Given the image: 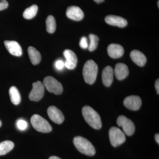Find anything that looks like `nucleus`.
<instances>
[{
  "instance_id": "nucleus-1",
  "label": "nucleus",
  "mask_w": 159,
  "mask_h": 159,
  "mask_svg": "<svg viewBox=\"0 0 159 159\" xmlns=\"http://www.w3.org/2000/svg\"><path fill=\"white\" fill-rule=\"evenodd\" d=\"M82 115L86 122L91 127L96 129L102 127V122L99 114L89 106H85L82 109Z\"/></svg>"
},
{
  "instance_id": "nucleus-2",
  "label": "nucleus",
  "mask_w": 159,
  "mask_h": 159,
  "mask_svg": "<svg viewBox=\"0 0 159 159\" xmlns=\"http://www.w3.org/2000/svg\"><path fill=\"white\" fill-rule=\"evenodd\" d=\"M98 66L94 61L89 60L86 62L83 70V75L87 83L93 84L97 79Z\"/></svg>"
},
{
  "instance_id": "nucleus-3",
  "label": "nucleus",
  "mask_w": 159,
  "mask_h": 159,
  "mask_svg": "<svg viewBox=\"0 0 159 159\" xmlns=\"http://www.w3.org/2000/svg\"><path fill=\"white\" fill-rule=\"evenodd\" d=\"M74 144L77 150L83 154L93 156L96 153L95 147L87 139L80 136L75 137L74 139Z\"/></svg>"
},
{
  "instance_id": "nucleus-4",
  "label": "nucleus",
  "mask_w": 159,
  "mask_h": 159,
  "mask_svg": "<svg viewBox=\"0 0 159 159\" xmlns=\"http://www.w3.org/2000/svg\"><path fill=\"white\" fill-rule=\"evenodd\" d=\"M31 122L34 128L40 132L47 133L52 130V127L49 122L39 115H33L31 117Z\"/></svg>"
},
{
  "instance_id": "nucleus-5",
  "label": "nucleus",
  "mask_w": 159,
  "mask_h": 159,
  "mask_svg": "<svg viewBox=\"0 0 159 159\" xmlns=\"http://www.w3.org/2000/svg\"><path fill=\"white\" fill-rule=\"evenodd\" d=\"M111 144L115 147H118L125 142V134L120 129L116 127H111L109 131Z\"/></svg>"
},
{
  "instance_id": "nucleus-6",
  "label": "nucleus",
  "mask_w": 159,
  "mask_h": 159,
  "mask_svg": "<svg viewBox=\"0 0 159 159\" xmlns=\"http://www.w3.org/2000/svg\"><path fill=\"white\" fill-rule=\"evenodd\" d=\"M43 84L50 93L56 95H60L62 93L63 89L62 84L54 77L51 76L46 77L43 80Z\"/></svg>"
},
{
  "instance_id": "nucleus-7",
  "label": "nucleus",
  "mask_w": 159,
  "mask_h": 159,
  "mask_svg": "<svg viewBox=\"0 0 159 159\" xmlns=\"http://www.w3.org/2000/svg\"><path fill=\"white\" fill-rule=\"evenodd\" d=\"M117 123L119 126L122 127L123 132L127 136H131L134 133L135 126L134 122L127 117L119 116L117 119Z\"/></svg>"
},
{
  "instance_id": "nucleus-8",
  "label": "nucleus",
  "mask_w": 159,
  "mask_h": 159,
  "mask_svg": "<svg viewBox=\"0 0 159 159\" xmlns=\"http://www.w3.org/2000/svg\"><path fill=\"white\" fill-rule=\"evenodd\" d=\"M33 88L29 95V99L33 101H38L42 99L44 94L45 86L40 81L34 82L32 84Z\"/></svg>"
},
{
  "instance_id": "nucleus-9",
  "label": "nucleus",
  "mask_w": 159,
  "mask_h": 159,
  "mask_svg": "<svg viewBox=\"0 0 159 159\" xmlns=\"http://www.w3.org/2000/svg\"><path fill=\"white\" fill-rule=\"evenodd\" d=\"M141 98L137 96H130L125 98L123 104L126 108L132 111L139 110L142 106Z\"/></svg>"
},
{
  "instance_id": "nucleus-10",
  "label": "nucleus",
  "mask_w": 159,
  "mask_h": 159,
  "mask_svg": "<svg viewBox=\"0 0 159 159\" xmlns=\"http://www.w3.org/2000/svg\"><path fill=\"white\" fill-rule=\"evenodd\" d=\"M48 114L50 119L57 124H61L64 121L65 118L62 112L56 107H50L48 108Z\"/></svg>"
},
{
  "instance_id": "nucleus-11",
  "label": "nucleus",
  "mask_w": 159,
  "mask_h": 159,
  "mask_svg": "<svg viewBox=\"0 0 159 159\" xmlns=\"http://www.w3.org/2000/svg\"><path fill=\"white\" fill-rule=\"evenodd\" d=\"M63 54L66 59L65 66L69 70H74L77 66V58L76 54L69 49L64 51Z\"/></svg>"
},
{
  "instance_id": "nucleus-12",
  "label": "nucleus",
  "mask_w": 159,
  "mask_h": 159,
  "mask_svg": "<svg viewBox=\"0 0 159 159\" xmlns=\"http://www.w3.org/2000/svg\"><path fill=\"white\" fill-rule=\"evenodd\" d=\"M67 16L69 18L75 21H80L84 17L83 11L78 6H69L66 12Z\"/></svg>"
},
{
  "instance_id": "nucleus-13",
  "label": "nucleus",
  "mask_w": 159,
  "mask_h": 159,
  "mask_svg": "<svg viewBox=\"0 0 159 159\" xmlns=\"http://www.w3.org/2000/svg\"><path fill=\"white\" fill-rule=\"evenodd\" d=\"M4 44L10 54L18 57L21 56L22 49L17 42L15 41H5Z\"/></svg>"
},
{
  "instance_id": "nucleus-14",
  "label": "nucleus",
  "mask_w": 159,
  "mask_h": 159,
  "mask_svg": "<svg viewBox=\"0 0 159 159\" xmlns=\"http://www.w3.org/2000/svg\"><path fill=\"white\" fill-rule=\"evenodd\" d=\"M106 22L111 25L117 26L120 28H124L127 25L126 20L120 16L115 15H109L105 19Z\"/></svg>"
},
{
  "instance_id": "nucleus-15",
  "label": "nucleus",
  "mask_w": 159,
  "mask_h": 159,
  "mask_svg": "<svg viewBox=\"0 0 159 159\" xmlns=\"http://www.w3.org/2000/svg\"><path fill=\"white\" fill-rule=\"evenodd\" d=\"M114 72L117 79L120 80L125 79L129 73L127 66L122 63H119L116 65Z\"/></svg>"
},
{
  "instance_id": "nucleus-16",
  "label": "nucleus",
  "mask_w": 159,
  "mask_h": 159,
  "mask_svg": "<svg viewBox=\"0 0 159 159\" xmlns=\"http://www.w3.org/2000/svg\"><path fill=\"white\" fill-rule=\"evenodd\" d=\"M109 55L113 58H118L122 57L124 54L123 47L117 44H111L107 48Z\"/></svg>"
},
{
  "instance_id": "nucleus-17",
  "label": "nucleus",
  "mask_w": 159,
  "mask_h": 159,
  "mask_svg": "<svg viewBox=\"0 0 159 159\" xmlns=\"http://www.w3.org/2000/svg\"><path fill=\"white\" fill-rule=\"evenodd\" d=\"M113 69L110 66H107L103 69L102 72V81L106 87L110 86L113 81Z\"/></svg>"
},
{
  "instance_id": "nucleus-18",
  "label": "nucleus",
  "mask_w": 159,
  "mask_h": 159,
  "mask_svg": "<svg viewBox=\"0 0 159 159\" xmlns=\"http://www.w3.org/2000/svg\"><path fill=\"white\" fill-rule=\"evenodd\" d=\"M130 55L133 61L139 66H143L146 63V57L141 51L133 50L131 52Z\"/></svg>"
},
{
  "instance_id": "nucleus-19",
  "label": "nucleus",
  "mask_w": 159,
  "mask_h": 159,
  "mask_svg": "<svg viewBox=\"0 0 159 159\" xmlns=\"http://www.w3.org/2000/svg\"><path fill=\"white\" fill-rule=\"evenodd\" d=\"M28 53L32 64L35 65L38 64L40 62L41 55L39 51H38L35 48L29 47L28 48Z\"/></svg>"
},
{
  "instance_id": "nucleus-20",
  "label": "nucleus",
  "mask_w": 159,
  "mask_h": 159,
  "mask_svg": "<svg viewBox=\"0 0 159 159\" xmlns=\"http://www.w3.org/2000/svg\"><path fill=\"white\" fill-rule=\"evenodd\" d=\"M11 101L15 105H18L20 102L21 96L18 90L16 87L12 86L9 90Z\"/></svg>"
},
{
  "instance_id": "nucleus-21",
  "label": "nucleus",
  "mask_w": 159,
  "mask_h": 159,
  "mask_svg": "<svg viewBox=\"0 0 159 159\" xmlns=\"http://www.w3.org/2000/svg\"><path fill=\"white\" fill-rule=\"evenodd\" d=\"M14 144L10 141H5L0 143V156L5 155L14 148Z\"/></svg>"
},
{
  "instance_id": "nucleus-22",
  "label": "nucleus",
  "mask_w": 159,
  "mask_h": 159,
  "mask_svg": "<svg viewBox=\"0 0 159 159\" xmlns=\"http://www.w3.org/2000/svg\"><path fill=\"white\" fill-rule=\"evenodd\" d=\"M38 7L36 5H32L31 7L27 8L23 13V17L27 20L31 19L37 14Z\"/></svg>"
},
{
  "instance_id": "nucleus-23",
  "label": "nucleus",
  "mask_w": 159,
  "mask_h": 159,
  "mask_svg": "<svg viewBox=\"0 0 159 159\" xmlns=\"http://www.w3.org/2000/svg\"><path fill=\"white\" fill-rule=\"evenodd\" d=\"M47 31L49 33H53L56 30V24L55 19L52 15H50L46 20Z\"/></svg>"
},
{
  "instance_id": "nucleus-24",
  "label": "nucleus",
  "mask_w": 159,
  "mask_h": 159,
  "mask_svg": "<svg viewBox=\"0 0 159 159\" xmlns=\"http://www.w3.org/2000/svg\"><path fill=\"white\" fill-rule=\"evenodd\" d=\"M89 37L90 43L89 46V51H93L96 50L97 48L99 38L98 36L93 34H90Z\"/></svg>"
},
{
  "instance_id": "nucleus-25",
  "label": "nucleus",
  "mask_w": 159,
  "mask_h": 159,
  "mask_svg": "<svg viewBox=\"0 0 159 159\" xmlns=\"http://www.w3.org/2000/svg\"><path fill=\"white\" fill-rule=\"evenodd\" d=\"M16 125L20 130H24L27 128L28 123L26 121L23 119H19L16 122Z\"/></svg>"
},
{
  "instance_id": "nucleus-26",
  "label": "nucleus",
  "mask_w": 159,
  "mask_h": 159,
  "mask_svg": "<svg viewBox=\"0 0 159 159\" xmlns=\"http://www.w3.org/2000/svg\"><path fill=\"white\" fill-rule=\"evenodd\" d=\"M80 46L83 49H87L89 48L87 38L85 37L81 38L80 42Z\"/></svg>"
},
{
  "instance_id": "nucleus-27",
  "label": "nucleus",
  "mask_w": 159,
  "mask_h": 159,
  "mask_svg": "<svg viewBox=\"0 0 159 159\" xmlns=\"http://www.w3.org/2000/svg\"><path fill=\"white\" fill-rule=\"evenodd\" d=\"M55 66L58 70H61L65 66V63L61 60H57L55 63Z\"/></svg>"
},
{
  "instance_id": "nucleus-28",
  "label": "nucleus",
  "mask_w": 159,
  "mask_h": 159,
  "mask_svg": "<svg viewBox=\"0 0 159 159\" xmlns=\"http://www.w3.org/2000/svg\"><path fill=\"white\" fill-rule=\"evenodd\" d=\"M9 4L6 0H2L0 2V11L6 9L8 8Z\"/></svg>"
},
{
  "instance_id": "nucleus-29",
  "label": "nucleus",
  "mask_w": 159,
  "mask_h": 159,
  "mask_svg": "<svg viewBox=\"0 0 159 159\" xmlns=\"http://www.w3.org/2000/svg\"><path fill=\"white\" fill-rule=\"evenodd\" d=\"M155 88L156 89L157 94H159V79L157 80L155 82Z\"/></svg>"
},
{
  "instance_id": "nucleus-30",
  "label": "nucleus",
  "mask_w": 159,
  "mask_h": 159,
  "mask_svg": "<svg viewBox=\"0 0 159 159\" xmlns=\"http://www.w3.org/2000/svg\"><path fill=\"white\" fill-rule=\"evenodd\" d=\"M155 139L158 144H159V135L158 134H156L155 135Z\"/></svg>"
},
{
  "instance_id": "nucleus-31",
  "label": "nucleus",
  "mask_w": 159,
  "mask_h": 159,
  "mask_svg": "<svg viewBox=\"0 0 159 159\" xmlns=\"http://www.w3.org/2000/svg\"><path fill=\"white\" fill-rule=\"evenodd\" d=\"M49 159H61L59 157H57L52 156V157H50L49 158Z\"/></svg>"
},
{
  "instance_id": "nucleus-32",
  "label": "nucleus",
  "mask_w": 159,
  "mask_h": 159,
  "mask_svg": "<svg viewBox=\"0 0 159 159\" xmlns=\"http://www.w3.org/2000/svg\"><path fill=\"white\" fill-rule=\"evenodd\" d=\"M94 1L97 3H100L103 2L104 0H94Z\"/></svg>"
},
{
  "instance_id": "nucleus-33",
  "label": "nucleus",
  "mask_w": 159,
  "mask_h": 159,
  "mask_svg": "<svg viewBox=\"0 0 159 159\" xmlns=\"http://www.w3.org/2000/svg\"><path fill=\"white\" fill-rule=\"evenodd\" d=\"M2 125V122H1V120H0V127H1Z\"/></svg>"
},
{
  "instance_id": "nucleus-34",
  "label": "nucleus",
  "mask_w": 159,
  "mask_h": 159,
  "mask_svg": "<svg viewBox=\"0 0 159 159\" xmlns=\"http://www.w3.org/2000/svg\"><path fill=\"white\" fill-rule=\"evenodd\" d=\"M157 4H158V8H159V1H158Z\"/></svg>"
},
{
  "instance_id": "nucleus-35",
  "label": "nucleus",
  "mask_w": 159,
  "mask_h": 159,
  "mask_svg": "<svg viewBox=\"0 0 159 159\" xmlns=\"http://www.w3.org/2000/svg\"></svg>"
}]
</instances>
